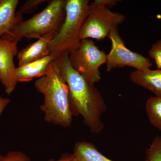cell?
<instances>
[{"label": "cell", "mask_w": 161, "mask_h": 161, "mask_svg": "<svg viewBox=\"0 0 161 161\" xmlns=\"http://www.w3.org/2000/svg\"><path fill=\"white\" fill-rule=\"evenodd\" d=\"M54 60L68 87L73 115H81L90 131L99 133L104 128L102 115L107 109L101 93L73 68L69 62V53H62Z\"/></svg>", "instance_id": "cell-1"}, {"label": "cell", "mask_w": 161, "mask_h": 161, "mask_svg": "<svg viewBox=\"0 0 161 161\" xmlns=\"http://www.w3.org/2000/svg\"><path fill=\"white\" fill-rule=\"evenodd\" d=\"M34 86L44 97L40 108L45 121L63 128L70 127L74 115L69 91L54 60L50 64L45 75L35 81Z\"/></svg>", "instance_id": "cell-2"}, {"label": "cell", "mask_w": 161, "mask_h": 161, "mask_svg": "<svg viewBox=\"0 0 161 161\" xmlns=\"http://www.w3.org/2000/svg\"><path fill=\"white\" fill-rule=\"evenodd\" d=\"M66 3L67 0L48 1L43 10L29 19L18 22L11 31L4 36L19 41L24 38L39 39L45 36L54 38L65 19Z\"/></svg>", "instance_id": "cell-3"}, {"label": "cell", "mask_w": 161, "mask_h": 161, "mask_svg": "<svg viewBox=\"0 0 161 161\" xmlns=\"http://www.w3.org/2000/svg\"><path fill=\"white\" fill-rule=\"evenodd\" d=\"M66 16L58 34L49 42L50 55L55 59L64 53H68L79 46V34L90 11L89 0H67Z\"/></svg>", "instance_id": "cell-4"}, {"label": "cell", "mask_w": 161, "mask_h": 161, "mask_svg": "<svg viewBox=\"0 0 161 161\" xmlns=\"http://www.w3.org/2000/svg\"><path fill=\"white\" fill-rule=\"evenodd\" d=\"M117 0H96L90 4V11L80 30V40H104L113 30L125 20V16L109 8L116 5Z\"/></svg>", "instance_id": "cell-5"}, {"label": "cell", "mask_w": 161, "mask_h": 161, "mask_svg": "<svg viewBox=\"0 0 161 161\" xmlns=\"http://www.w3.org/2000/svg\"><path fill=\"white\" fill-rule=\"evenodd\" d=\"M107 55L91 39L80 40V44L69 54L73 68L92 85L101 80L99 68L106 64Z\"/></svg>", "instance_id": "cell-6"}, {"label": "cell", "mask_w": 161, "mask_h": 161, "mask_svg": "<svg viewBox=\"0 0 161 161\" xmlns=\"http://www.w3.org/2000/svg\"><path fill=\"white\" fill-rule=\"evenodd\" d=\"M111 41V50L107 55V70L128 66L136 70L150 69L153 64L149 58L127 48L121 37L118 28L113 30L108 37Z\"/></svg>", "instance_id": "cell-7"}, {"label": "cell", "mask_w": 161, "mask_h": 161, "mask_svg": "<svg viewBox=\"0 0 161 161\" xmlns=\"http://www.w3.org/2000/svg\"><path fill=\"white\" fill-rule=\"evenodd\" d=\"M19 42L6 36L0 37V82L8 95L14 92L18 82L14 60L18 53Z\"/></svg>", "instance_id": "cell-8"}, {"label": "cell", "mask_w": 161, "mask_h": 161, "mask_svg": "<svg viewBox=\"0 0 161 161\" xmlns=\"http://www.w3.org/2000/svg\"><path fill=\"white\" fill-rule=\"evenodd\" d=\"M53 37L45 36L20 50L17 55L19 66L40 60L50 54L49 42Z\"/></svg>", "instance_id": "cell-9"}, {"label": "cell", "mask_w": 161, "mask_h": 161, "mask_svg": "<svg viewBox=\"0 0 161 161\" xmlns=\"http://www.w3.org/2000/svg\"><path fill=\"white\" fill-rule=\"evenodd\" d=\"M130 79L136 85L149 90L157 97H161V69L135 70Z\"/></svg>", "instance_id": "cell-10"}, {"label": "cell", "mask_w": 161, "mask_h": 161, "mask_svg": "<svg viewBox=\"0 0 161 161\" xmlns=\"http://www.w3.org/2000/svg\"><path fill=\"white\" fill-rule=\"evenodd\" d=\"M19 3L18 0H0V37L8 34L23 20V15L16 12Z\"/></svg>", "instance_id": "cell-11"}, {"label": "cell", "mask_w": 161, "mask_h": 161, "mask_svg": "<svg viewBox=\"0 0 161 161\" xmlns=\"http://www.w3.org/2000/svg\"><path fill=\"white\" fill-rule=\"evenodd\" d=\"M55 58L50 54L40 60L18 66L16 69L18 82H29L35 78H40L45 75L50 64Z\"/></svg>", "instance_id": "cell-12"}, {"label": "cell", "mask_w": 161, "mask_h": 161, "mask_svg": "<svg viewBox=\"0 0 161 161\" xmlns=\"http://www.w3.org/2000/svg\"><path fill=\"white\" fill-rule=\"evenodd\" d=\"M71 157L72 161H114L102 154L94 144L85 141L75 143Z\"/></svg>", "instance_id": "cell-13"}, {"label": "cell", "mask_w": 161, "mask_h": 161, "mask_svg": "<svg viewBox=\"0 0 161 161\" xmlns=\"http://www.w3.org/2000/svg\"><path fill=\"white\" fill-rule=\"evenodd\" d=\"M146 111L150 124L161 131V97L151 96L148 98Z\"/></svg>", "instance_id": "cell-14"}, {"label": "cell", "mask_w": 161, "mask_h": 161, "mask_svg": "<svg viewBox=\"0 0 161 161\" xmlns=\"http://www.w3.org/2000/svg\"><path fill=\"white\" fill-rule=\"evenodd\" d=\"M145 153L148 161H161V136H156Z\"/></svg>", "instance_id": "cell-15"}, {"label": "cell", "mask_w": 161, "mask_h": 161, "mask_svg": "<svg viewBox=\"0 0 161 161\" xmlns=\"http://www.w3.org/2000/svg\"><path fill=\"white\" fill-rule=\"evenodd\" d=\"M148 54L150 58L154 60L158 69H161V39L152 44Z\"/></svg>", "instance_id": "cell-16"}, {"label": "cell", "mask_w": 161, "mask_h": 161, "mask_svg": "<svg viewBox=\"0 0 161 161\" xmlns=\"http://www.w3.org/2000/svg\"><path fill=\"white\" fill-rule=\"evenodd\" d=\"M0 161H31L24 153L11 151L4 155H0Z\"/></svg>", "instance_id": "cell-17"}, {"label": "cell", "mask_w": 161, "mask_h": 161, "mask_svg": "<svg viewBox=\"0 0 161 161\" xmlns=\"http://www.w3.org/2000/svg\"><path fill=\"white\" fill-rule=\"evenodd\" d=\"M47 0H27L20 7L18 13L21 15L24 14H29L34 11L38 6L43 3L47 2Z\"/></svg>", "instance_id": "cell-18"}, {"label": "cell", "mask_w": 161, "mask_h": 161, "mask_svg": "<svg viewBox=\"0 0 161 161\" xmlns=\"http://www.w3.org/2000/svg\"><path fill=\"white\" fill-rule=\"evenodd\" d=\"M10 103V100L9 98H3L0 95V117L3 111Z\"/></svg>", "instance_id": "cell-19"}, {"label": "cell", "mask_w": 161, "mask_h": 161, "mask_svg": "<svg viewBox=\"0 0 161 161\" xmlns=\"http://www.w3.org/2000/svg\"><path fill=\"white\" fill-rule=\"evenodd\" d=\"M48 161H72L71 154L64 153L59 159L55 160L53 159H52Z\"/></svg>", "instance_id": "cell-20"}]
</instances>
